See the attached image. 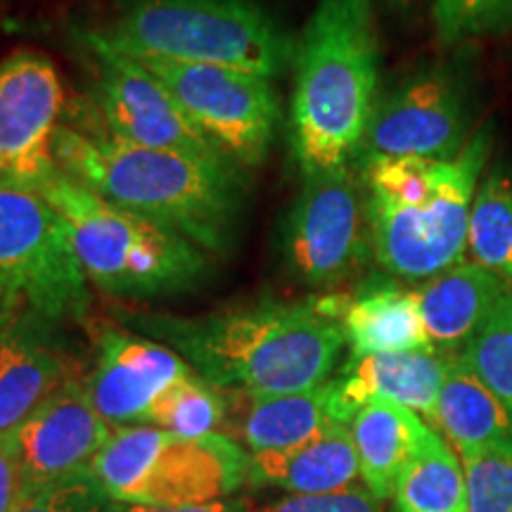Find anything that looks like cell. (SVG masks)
<instances>
[{"label":"cell","mask_w":512,"mask_h":512,"mask_svg":"<svg viewBox=\"0 0 512 512\" xmlns=\"http://www.w3.org/2000/svg\"><path fill=\"white\" fill-rule=\"evenodd\" d=\"M140 330L171 344L223 392L297 394L330 382L347 344L328 299L256 302L200 318L140 316Z\"/></svg>","instance_id":"1"},{"label":"cell","mask_w":512,"mask_h":512,"mask_svg":"<svg viewBox=\"0 0 512 512\" xmlns=\"http://www.w3.org/2000/svg\"><path fill=\"white\" fill-rule=\"evenodd\" d=\"M60 169L121 209L181 233L204 252L233 245L242 207V178L226 155H192L124 143L107 133L60 126Z\"/></svg>","instance_id":"2"},{"label":"cell","mask_w":512,"mask_h":512,"mask_svg":"<svg viewBox=\"0 0 512 512\" xmlns=\"http://www.w3.org/2000/svg\"><path fill=\"white\" fill-rule=\"evenodd\" d=\"M491 131L472 133L458 157H363L370 247L387 275L425 283L463 264L470 211Z\"/></svg>","instance_id":"3"},{"label":"cell","mask_w":512,"mask_h":512,"mask_svg":"<svg viewBox=\"0 0 512 512\" xmlns=\"http://www.w3.org/2000/svg\"><path fill=\"white\" fill-rule=\"evenodd\" d=\"M290 143L302 174L351 166L377 107L373 0H318L297 43Z\"/></svg>","instance_id":"4"},{"label":"cell","mask_w":512,"mask_h":512,"mask_svg":"<svg viewBox=\"0 0 512 512\" xmlns=\"http://www.w3.org/2000/svg\"><path fill=\"white\" fill-rule=\"evenodd\" d=\"M67 221L88 283L114 297H162L200 285L207 252L176 230L121 209L60 169L41 192Z\"/></svg>","instance_id":"5"},{"label":"cell","mask_w":512,"mask_h":512,"mask_svg":"<svg viewBox=\"0 0 512 512\" xmlns=\"http://www.w3.org/2000/svg\"><path fill=\"white\" fill-rule=\"evenodd\" d=\"M98 34L131 57L214 64L273 79L290 41L256 0H124Z\"/></svg>","instance_id":"6"},{"label":"cell","mask_w":512,"mask_h":512,"mask_svg":"<svg viewBox=\"0 0 512 512\" xmlns=\"http://www.w3.org/2000/svg\"><path fill=\"white\" fill-rule=\"evenodd\" d=\"M249 456L226 434L178 437L159 427H117L91 472L114 503L197 508L226 501L247 479Z\"/></svg>","instance_id":"7"},{"label":"cell","mask_w":512,"mask_h":512,"mask_svg":"<svg viewBox=\"0 0 512 512\" xmlns=\"http://www.w3.org/2000/svg\"><path fill=\"white\" fill-rule=\"evenodd\" d=\"M0 287L43 318H79L88 309L72 233L41 192L0 188Z\"/></svg>","instance_id":"8"},{"label":"cell","mask_w":512,"mask_h":512,"mask_svg":"<svg viewBox=\"0 0 512 512\" xmlns=\"http://www.w3.org/2000/svg\"><path fill=\"white\" fill-rule=\"evenodd\" d=\"M131 57V55H128ZM169 88L183 112L235 164H261L271 147L278 98L266 76L214 64L133 57Z\"/></svg>","instance_id":"9"},{"label":"cell","mask_w":512,"mask_h":512,"mask_svg":"<svg viewBox=\"0 0 512 512\" xmlns=\"http://www.w3.org/2000/svg\"><path fill=\"white\" fill-rule=\"evenodd\" d=\"M283 240L292 271L311 287H335L366 266V192L351 166L304 176Z\"/></svg>","instance_id":"10"},{"label":"cell","mask_w":512,"mask_h":512,"mask_svg":"<svg viewBox=\"0 0 512 512\" xmlns=\"http://www.w3.org/2000/svg\"><path fill=\"white\" fill-rule=\"evenodd\" d=\"M64 86L53 60L17 50L0 62V188L43 192L60 164Z\"/></svg>","instance_id":"11"},{"label":"cell","mask_w":512,"mask_h":512,"mask_svg":"<svg viewBox=\"0 0 512 512\" xmlns=\"http://www.w3.org/2000/svg\"><path fill=\"white\" fill-rule=\"evenodd\" d=\"M83 46L91 50L98 69L93 102L107 136L155 150L223 155L150 69L112 48L98 31H86Z\"/></svg>","instance_id":"12"},{"label":"cell","mask_w":512,"mask_h":512,"mask_svg":"<svg viewBox=\"0 0 512 512\" xmlns=\"http://www.w3.org/2000/svg\"><path fill=\"white\" fill-rule=\"evenodd\" d=\"M470 126V74L458 67L427 69L377 102L361 159H453L470 140Z\"/></svg>","instance_id":"13"},{"label":"cell","mask_w":512,"mask_h":512,"mask_svg":"<svg viewBox=\"0 0 512 512\" xmlns=\"http://www.w3.org/2000/svg\"><path fill=\"white\" fill-rule=\"evenodd\" d=\"M112 434L114 427L95 411L86 382L69 377L12 434L22 460L24 491L88 472Z\"/></svg>","instance_id":"14"},{"label":"cell","mask_w":512,"mask_h":512,"mask_svg":"<svg viewBox=\"0 0 512 512\" xmlns=\"http://www.w3.org/2000/svg\"><path fill=\"white\" fill-rule=\"evenodd\" d=\"M190 370L171 347L110 328L100 337L98 361L86 389L95 411L114 430L147 425L157 396Z\"/></svg>","instance_id":"15"},{"label":"cell","mask_w":512,"mask_h":512,"mask_svg":"<svg viewBox=\"0 0 512 512\" xmlns=\"http://www.w3.org/2000/svg\"><path fill=\"white\" fill-rule=\"evenodd\" d=\"M448 361L451 356L434 349L351 358L344 373L332 380L339 422L351 425L368 401L399 403L422 420L434 422Z\"/></svg>","instance_id":"16"},{"label":"cell","mask_w":512,"mask_h":512,"mask_svg":"<svg viewBox=\"0 0 512 512\" xmlns=\"http://www.w3.org/2000/svg\"><path fill=\"white\" fill-rule=\"evenodd\" d=\"M228 418L223 434L238 437L249 456L287 451L339 422L332 380L297 394L228 392Z\"/></svg>","instance_id":"17"},{"label":"cell","mask_w":512,"mask_h":512,"mask_svg":"<svg viewBox=\"0 0 512 512\" xmlns=\"http://www.w3.org/2000/svg\"><path fill=\"white\" fill-rule=\"evenodd\" d=\"M510 287L501 275L477 264H458L425 280L415 294L432 349L458 356Z\"/></svg>","instance_id":"18"},{"label":"cell","mask_w":512,"mask_h":512,"mask_svg":"<svg viewBox=\"0 0 512 512\" xmlns=\"http://www.w3.org/2000/svg\"><path fill=\"white\" fill-rule=\"evenodd\" d=\"M247 479L254 484L278 486L292 496L335 494L356 486L361 479L349 425L332 422L316 437L287 451L249 456Z\"/></svg>","instance_id":"19"},{"label":"cell","mask_w":512,"mask_h":512,"mask_svg":"<svg viewBox=\"0 0 512 512\" xmlns=\"http://www.w3.org/2000/svg\"><path fill=\"white\" fill-rule=\"evenodd\" d=\"M339 323L351 358L432 349L418 294L394 280H377L339 302Z\"/></svg>","instance_id":"20"},{"label":"cell","mask_w":512,"mask_h":512,"mask_svg":"<svg viewBox=\"0 0 512 512\" xmlns=\"http://www.w3.org/2000/svg\"><path fill=\"white\" fill-rule=\"evenodd\" d=\"M434 427L460 460L496 453L512 458V418L470 368L451 356Z\"/></svg>","instance_id":"21"},{"label":"cell","mask_w":512,"mask_h":512,"mask_svg":"<svg viewBox=\"0 0 512 512\" xmlns=\"http://www.w3.org/2000/svg\"><path fill=\"white\" fill-rule=\"evenodd\" d=\"M349 430L363 484L382 501L394 496L401 475L432 434L418 413L392 401H368Z\"/></svg>","instance_id":"22"},{"label":"cell","mask_w":512,"mask_h":512,"mask_svg":"<svg viewBox=\"0 0 512 512\" xmlns=\"http://www.w3.org/2000/svg\"><path fill=\"white\" fill-rule=\"evenodd\" d=\"M69 377L60 351L17 320L0 349V437L15 434Z\"/></svg>","instance_id":"23"},{"label":"cell","mask_w":512,"mask_h":512,"mask_svg":"<svg viewBox=\"0 0 512 512\" xmlns=\"http://www.w3.org/2000/svg\"><path fill=\"white\" fill-rule=\"evenodd\" d=\"M394 501L399 512H470L463 463L437 430L401 475Z\"/></svg>","instance_id":"24"},{"label":"cell","mask_w":512,"mask_h":512,"mask_svg":"<svg viewBox=\"0 0 512 512\" xmlns=\"http://www.w3.org/2000/svg\"><path fill=\"white\" fill-rule=\"evenodd\" d=\"M472 264L512 285V166L496 164L475 192L467 230Z\"/></svg>","instance_id":"25"},{"label":"cell","mask_w":512,"mask_h":512,"mask_svg":"<svg viewBox=\"0 0 512 512\" xmlns=\"http://www.w3.org/2000/svg\"><path fill=\"white\" fill-rule=\"evenodd\" d=\"M226 418L228 396L223 389L190 370L157 396L147 415V425L178 437L197 439L207 434H223Z\"/></svg>","instance_id":"26"},{"label":"cell","mask_w":512,"mask_h":512,"mask_svg":"<svg viewBox=\"0 0 512 512\" xmlns=\"http://www.w3.org/2000/svg\"><path fill=\"white\" fill-rule=\"evenodd\" d=\"M512 418V287L458 354Z\"/></svg>","instance_id":"27"},{"label":"cell","mask_w":512,"mask_h":512,"mask_svg":"<svg viewBox=\"0 0 512 512\" xmlns=\"http://www.w3.org/2000/svg\"><path fill=\"white\" fill-rule=\"evenodd\" d=\"M432 19L444 46H458L512 29V0H434Z\"/></svg>","instance_id":"28"},{"label":"cell","mask_w":512,"mask_h":512,"mask_svg":"<svg viewBox=\"0 0 512 512\" xmlns=\"http://www.w3.org/2000/svg\"><path fill=\"white\" fill-rule=\"evenodd\" d=\"M112 498L91 470L24 491L12 512H110Z\"/></svg>","instance_id":"29"},{"label":"cell","mask_w":512,"mask_h":512,"mask_svg":"<svg viewBox=\"0 0 512 512\" xmlns=\"http://www.w3.org/2000/svg\"><path fill=\"white\" fill-rule=\"evenodd\" d=\"M460 463L470 512H512V458L484 453Z\"/></svg>","instance_id":"30"},{"label":"cell","mask_w":512,"mask_h":512,"mask_svg":"<svg viewBox=\"0 0 512 512\" xmlns=\"http://www.w3.org/2000/svg\"><path fill=\"white\" fill-rule=\"evenodd\" d=\"M261 512H384V508L382 498H377L366 486H351L335 494L287 496Z\"/></svg>","instance_id":"31"},{"label":"cell","mask_w":512,"mask_h":512,"mask_svg":"<svg viewBox=\"0 0 512 512\" xmlns=\"http://www.w3.org/2000/svg\"><path fill=\"white\" fill-rule=\"evenodd\" d=\"M24 496L22 460H19L15 437H0V512H12Z\"/></svg>","instance_id":"32"},{"label":"cell","mask_w":512,"mask_h":512,"mask_svg":"<svg viewBox=\"0 0 512 512\" xmlns=\"http://www.w3.org/2000/svg\"><path fill=\"white\" fill-rule=\"evenodd\" d=\"M110 512H242V505L235 501H219L209 505H197V508H147V505H131V503H114Z\"/></svg>","instance_id":"33"},{"label":"cell","mask_w":512,"mask_h":512,"mask_svg":"<svg viewBox=\"0 0 512 512\" xmlns=\"http://www.w3.org/2000/svg\"><path fill=\"white\" fill-rule=\"evenodd\" d=\"M24 302H19V299H12V297H0V349H3L5 339H8L10 330L15 328L17 323V316H19V306Z\"/></svg>","instance_id":"34"},{"label":"cell","mask_w":512,"mask_h":512,"mask_svg":"<svg viewBox=\"0 0 512 512\" xmlns=\"http://www.w3.org/2000/svg\"><path fill=\"white\" fill-rule=\"evenodd\" d=\"M0 297H8V294H5V290H3V287H0Z\"/></svg>","instance_id":"35"}]
</instances>
